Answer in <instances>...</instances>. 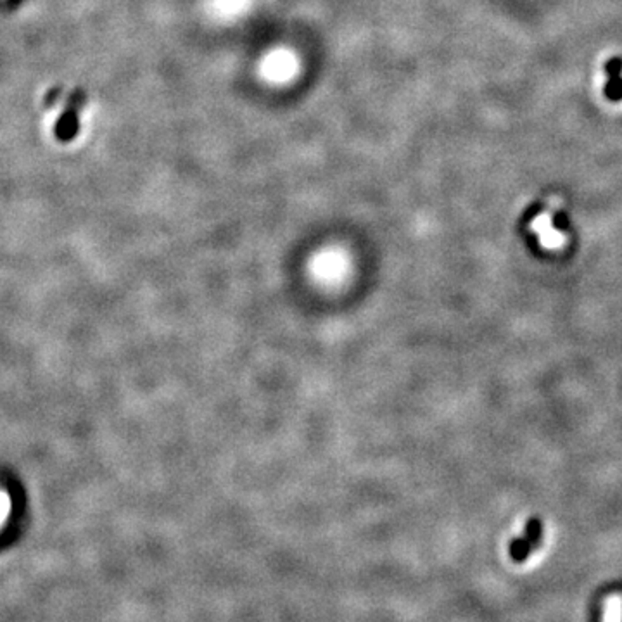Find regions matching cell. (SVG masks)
I'll use <instances>...</instances> for the list:
<instances>
[{"instance_id":"cell-1","label":"cell","mask_w":622,"mask_h":622,"mask_svg":"<svg viewBox=\"0 0 622 622\" xmlns=\"http://www.w3.org/2000/svg\"><path fill=\"white\" fill-rule=\"evenodd\" d=\"M532 549L534 548H532L531 543H529L524 536L513 538L510 541V546H508V553H510L511 560H515V562H525V560L531 556Z\"/></svg>"},{"instance_id":"cell-2","label":"cell","mask_w":622,"mask_h":622,"mask_svg":"<svg viewBox=\"0 0 622 622\" xmlns=\"http://www.w3.org/2000/svg\"><path fill=\"white\" fill-rule=\"evenodd\" d=\"M524 536L529 543H531L532 548H539L543 541V522L539 518L532 517L525 522V527H524Z\"/></svg>"},{"instance_id":"cell-3","label":"cell","mask_w":622,"mask_h":622,"mask_svg":"<svg viewBox=\"0 0 622 622\" xmlns=\"http://www.w3.org/2000/svg\"><path fill=\"white\" fill-rule=\"evenodd\" d=\"M622 615V603L619 598H612L607 601V614H605V622H621Z\"/></svg>"},{"instance_id":"cell-4","label":"cell","mask_w":622,"mask_h":622,"mask_svg":"<svg viewBox=\"0 0 622 622\" xmlns=\"http://www.w3.org/2000/svg\"><path fill=\"white\" fill-rule=\"evenodd\" d=\"M9 507H10L9 494L0 491V524H2V520L7 517V513H9Z\"/></svg>"}]
</instances>
